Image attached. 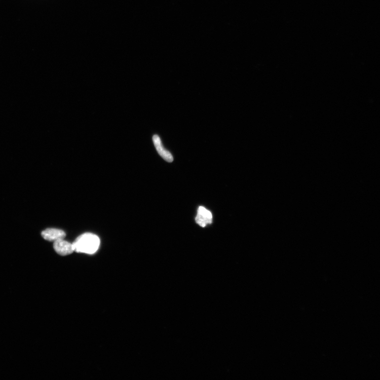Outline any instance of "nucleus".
I'll use <instances>...</instances> for the list:
<instances>
[{
	"instance_id": "nucleus-1",
	"label": "nucleus",
	"mask_w": 380,
	"mask_h": 380,
	"mask_svg": "<svg viewBox=\"0 0 380 380\" xmlns=\"http://www.w3.org/2000/svg\"><path fill=\"white\" fill-rule=\"evenodd\" d=\"M74 252L94 254L100 246V239L97 235L86 233L80 235L73 244Z\"/></svg>"
},
{
	"instance_id": "nucleus-2",
	"label": "nucleus",
	"mask_w": 380,
	"mask_h": 380,
	"mask_svg": "<svg viewBox=\"0 0 380 380\" xmlns=\"http://www.w3.org/2000/svg\"><path fill=\"white\" fill-rule=\"evenodd\" d=\"M54 248L58 254L63 256L69 255L74 252L73 245L64 239L55 241Z\"/></svg>"
},
{
	"instance_id": "nucleus-3",
	"label": "nucleus",
	"mask_w": 380,
	"mask_h": 380,
	"mask_svg": "<svg viewBox=\"0 0 380 380\" xmlns=\"http://www.w3.org/2000/svg\"><path fill=\"white\" fill-rule=\"evenodd\" d=\"M196 223L202 227H206L212 222L211 212L203 207H200L195 218Z\"/></svg>"
},
{
	"instance_id": "nucleus-4",
	"label": "nucleus",
	"mask_w": 380,
	"mask_h": 380,
	"mask_svg": "<svg viewBox=\"0 0 380 380\" xmlns=\"http://www.w3.org/2000/svg\"><path fill=\"white\" fill-rule=\"evenodd\" d=\"M153 141L156 150L158 152L159 155H160L166 162L169 163L172 162L173 161V157L169 151H167L164 149L159 137L157 135H154L153 136Z\"/></svg>"
},
{
	"instance_id": "nucleus-5",
	"label": "nucleus",
	"mask_w": 380,
	"mask_h": 380,
	"mask_svg": "<svg viewBox=\"0 0 380 380\" xmlns=\"http://www.w3.org/2000/svg\"><path fill=\"white\" fill-rule=\"evenodd\" d=\"M42 237L49 241H56L59 239H64L66 237L65 232L60 229L54 228H49L41 233Z\"/></svg>"
}]
</instances>
